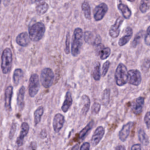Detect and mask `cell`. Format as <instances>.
<instances>
[{"label":"cell","mask_w":150,"mask_h":150,"mask_svg":"<svg viewBox=\"0 0 150 150\" xmlns=\"http://www.w3.org/2000/svg\"><path fill=\"white\" fill-rule=\"evenodd\" d=\"M45 32V27L43 23L37 22L29 28V36L31 40L38 42L43 36Z\"/></svg>","instance_id":"obj_1"},{"label":"cell","mask_w":150,"mask_h":150,"mask_svg":"<svg viewBox=\"0 0 150 150\" xmlns=\"http://www.w3.org/2000/svg\"><path fill=\"white\" fill-rule=\"evenodd\" d=\"M83 30L81 28H76L73 36L71 45V53L73 56H77L80 52L82 46Z\"/></svg>","instance_id":"obj_2"},{"label":"cell","mask_w":150,"mask_h":150,"mask_svg":"<svg viewBox=\"0 0 150 150\" xmlns=\"http://www.w3.org/2000/svg\"><path fill=\"white\" fill-rule=\"evenodd\" d=\"M115 79L116 84L119 86L125 85L128 82L127 68L123 63H120L115 70Z\"/></svg>","instance_id":"obj_3"},{"label":"cell","mask_w":150,"mask_h":150,"mask_svg":"<svg viewBox=\"0 0 150 150\" xmlns=\"http://www.w3.org/2000/svg\"><path fill=\"white\" fill-rule=\"evenodd\" d=\"M12 62V52L9 48H6L3 50L1 56V69L4 74H7L10 71Z\"/></svg>","instance_id":"obj_4"},{"label":"cell","mask_w":150,"mask_h":150,"mask_svg":"<svg viewBox=\"0 0 150 150\" xmlns=\"http://www.w3.org/2000/svg\"><path fill=\"white\" fill-rule=\"evenodd\" d=\"M54 73L50 68L43 69L40 74V82L45 88L50 87L54 81Z\"/></svg>","instance_id":"obj_5"},{"label":"cell","mask_w":150,"mask_h":150,"mask_svg":"<svg viewBox=\"0 0 150 150\" xmlns=\"http://www.w3.org/2000/svg\"><path fill=\"white\" fill-rule=\"evenodd\" d=\"M39 79L36 74L30 76L29 82V94L31 97H35L38 93L39 89Z\"/></svg>","instance_id":"obj_6"},{"label":"cell","mask_w":150,"mask_h":150,"mask_svg":"<svg viewBox=\"0 0 150 150\" xmlns=\"http://www.w3.org/2000/svg\"><path fill=\"white\" fill-rule=\"evenodd\" d=\"M141 82V74L139 70L132 69L128 71V83L134 86H138Z\"/></svg>","instance_id":"obj_7"},{"label":"cell","mask_w":150,"mask_h":150,"mask_svg":"<svg viewBox=\"0 0 150 150\" xmlns=\"http://www.w3.org/2000/svg\"><path fill=\"white\" fill-rule=\"evenodd\" d=\"M108 11V6L106 4L101 3L95 7L93 11L94 18L95 21H101Z\"/></svg>","instance_id":"obj_8"},{"label":"cell","mask_w":150,"mask_h":150,"mask_svg":"<svg viewBox=\"0 0 150 150\" xmlns=\"http://www.w3.org/2000/svg\"><path fill=\"white\" fill-rule=\"evenodd\" d=\"M84 39L87 43L96 46L101 43V37L99 35L96 36L94 33L91 31H86L84 32Z\"/></svg>","instance_id":"obj_9"},{"label":"cell","mask_w":150,"mask_h":150,"mask_svg":"<svg viewBox=\"0 0 150 150\" xmlns=\"http://www.w3.org/2000/svg\"><path fill=\"white\" fill-rule=\"evenodd\" d=\"M124 19L122 17H118L114 25H112L109 30V34L112 38H115L118 36L120 32V27Z\"/></svg>","instance_id":"obj_10"},{"label":"cell","mask_w":150,"mask_h":150,"mask_svg":"<svg viewBox=\"0 0 150 150\" xmlns=\"http://www.w3.org/2000/svg\"><path fill=\"white\" fill-rule=\"evenodd\" d=\"M29 130V124L26 122H22L21 125V130L20 134L16 141V143L18 146L22 145L24 142V139L25 137L27 135V134H28Z\"/></svg>","instance_id":"obj_11"},{"label":"cell","mask_w":150,"mask_h":150,"mask_svg":"<svg viewBox=\"0 0 150 150\" xmlns=\"http://www.w3.org/2000/svg\"><path fill=\"white\" fill-rule=\"evenodd\" d=\"M104 132L105 130L103 127L99 126L96 128L91 139V142L93 146H96L100 142L104 135Z\"/></svg>","instance_id":"obj_12"},{"label":"cell","mask_w":150,"mask_h":150,"mask_svg":"<svg viewBox=\"0 0 150 150\" xmlns=\"http://www.w3.org/2000/svg\"><path fill=\"white\" fill-rule=\"evenodd\" d=\"M64 122V116L60 113L56 114L54 116L53 120V127L54 131L56 132H59L63 127Z\"/></svg>","instance_id":"obj_13"},{"label":"cell","mask_w":150,"mask_h":150,"mask_svg":"<svg viewBox=\"0 0 150 150\" xmlns=\"http://www.w3.org/2000/svg\"><path fill=\"white\" fill-rule=\"evenodd\" d=\"M133 125V122H129L122 127V128H121L119 132V138L120 139L121 141H125L126 140V139L128 138L130 133V131Z\"/></svg>","instance_id":"obj_14"},{"label":"cell","mask_w":150,"mask_h":150,"mask_svg":"<svg viewBox=\"0 0 150 150\" xmlns=\"http://www.w3.org/2000/svg\"><path fill=\"white\" fill-rule=\"evenodd\" d=\"M13 94V87L9 86L5 90V107L8 111L11 110V100Z\"/></svg>","instance_id":"obj_15"},{"label":"cell","mask_w":150,"mask_h":150,"mask_svg":"<svg viewBox=\"0 0 150 150\" xmlns=\"http://www.w3.org/2000/svg\"><path fill=\"white\" fill-rule=\"evenodd\" d=\"M144 105V98L142 97H139L137 98L132 105V111L135 114H139L143 109Z\"/></svg>","instance_id":"obj_16"},{"label":"cell","mask_w":150,"mask_h":150,"mask_svg":"<svg viewBox=\"0 0 150 150\" xmlns=\"http://www.w3.org/2000/svg\"><path fill=\"white\" fill-rule=\"evenodd\" d=\"M132 35V29L131 27H127L124 32V36H122L118 41V45L120 46H124L126 43H127L130 39L131 38Z\"/></svg>","instance_id":"obj_17"},{"label":"cell","mask_w":150,"mask_h":150,"mask_svg":"<svg viewBox=\"0 0 150 150\" xmlns=\"http://www.w3.org/2000/svg\"><path fill=\"white\" fill-rule=\"evenodd\" d=\"M35 3L36 4V11L38 15H42L48 10V4L45 2V0H36Z\"/></svg>","instance_id":"obj_18"},{"label":"cell","mask_w":150,"mask_h":150,"mask_svg":"<svg viewBox=\"0 0 150 150\" xmlns=\"http://www.w3.org/2000/svg\"><path fill=\"white\" fill-rule=\"evenodd\" d=\"M25 93V87L22 86L18 91V96H17V104L20 111H22L25 107V101H24Z\"/></svg>","instance_id":"obj_19"},{"label":"cell","mask_w":150,"mask_h":150,"mask_svg":"<svg viewBox=\"0 0 150 150\" xmlns=\"http://www.w3.org/2000/svg\"><path fill=\"white\" fill-rule=\"evenodd\" d=\"M16 42L21 46H26L29 43V36L26 32L21 33L16 37Z\"/></svg>","instance_id":"obj_20"},{"label":"cell","mask_w":150,"mask_h":150,"mask_svg":"<svg viewBox=\"0 0 150 150\" xmlns=\"http://www.w3.org/2000/svg\"><path fill=\"white\" fill-rule=\"evenodd\" d=\"M73 102L71 94L70 91H67L66 94L64 102L62 105V110L64 112H66L70 108Z\"/></svg>","instance_id":"obj_21"},{"label":"cell","mask_w":150,"mask_h":150,"mask_svg":"<svg viewBox=\"0 0 150 150\" xmlns=\"http://www.w3.org/2000/svg\"><path fill=\"white\" fill-rule=\"evenodd\" d=\"M81 103H82V109L81 112L84 115H86L89 110L90 105V100L88 96L83 95L81 98Z\"/></svg>","instance_id":"obj_22"},{"label":"cell","mask_w":150,"mask_h":150,"mask_svg":"<svg viewBox=\"0 0 150 150\" xmlns=\"http://www.w3.org/2000/svg\"><path fill=\"white\" fill-rule=\"evenodd\" d=\"M117 7H118V9L121 11L123 17L125 19H128L130 18L132 13H131L130 9L128 7V6H127L126 5H125L122 3H120L118 4Z\"/></svg>","instance_id":"obj_23"},{"label":"cell","mask_w":150,"mask_h":150,"mask_svg":"<svg viewBox=\"0 0 150 150\" xmlns=\"http://www.w3.org/2000/svg\"><path fill=\"white\" fill-rule=\"evenodd\" d=\"M44 112V108L42 106H40L34 112V122L35 125H38L41 121L42 117Z\"/></svg>","instance_id":"obj_24"},{"label":"cell","mask_w":150,"mask_h":150,"mask_svg":"<svg viewBox=\"0 0 150 150\" xmlns=\"http://www.w3.org/2000/svg\"><path fill=\"white\" fill-rule=\"evenodd\" d=\"M93 125H94V121H93V120H91L88 123V124L83 129H81L80 131V132L79 133V138L81 139H83L86 137V135L92 128Z\"/></svg>","instance_id":"obj_25"},{"label":"cell","mask_w":150,"mask_h":150,"mask_svg":"<svg viewBox=\"0 0 150 150\" xmlns=\"http://www.w3.org/2000/svg\"><path fill=\"white\" fill-rule=\"evenodd\" d=\"M81 9L83 11L84 16L87 19H91L90 6L87 1H84L81 5Z\"/></svg>","instance_id":"obj_26"},{"label":"cell","mask_w":150,"mask_h":150,"mask_svg":"<svg viewBox=\"0 0 150 150\" xmlns=\"http://www.w3.org/2000/svg\"><path fill=\"white\" fill-rule=\"evenodd\" d=\"M138 138L141 143L144 145H147L148 144L149 141L148 138L142 129H140L138 131Z\"/></svg>","instance_id":"obj_27"},{"label":"cell","mask_w":150,"mask_h":150,"mask_svg":"<svg viewBox=\"0 0 150 150\" xmlns=\"http://www.w3.org/2000/svg\"><path fill=\"white\" fill-rule=\"evenodd\" d=\"M22 71L21 69H16L15 70L13 74V82L15 86L19 84V82L22 77Z\"/></svg>","instance_id":"obj_28"},{"label":"cell","mask_w":150,"mask_h":150,"mask_svg":"<svg viewBox=\"0 0 150 150\" xmlns=\"http://www.w3.org/2000/svg\"><path fill=\"white\" fill-rule=\"evenodd\" d=\"M110 98V90L109 88L104 90L102 97V103L103 105H107L109 104Z\"/></svg>","instance_id":"obj_29"},{"label":"cell","mask_w":150,"mask_h":150,"mask_svg":"<svg viewBox=\"0 0 150 150\" xmlns=\"http://www.w3.org/2000/svg\"><path fill=\"white\" fill-rule=\"evenodd\" d=\"M93 76L94 79L96 81H98L100 79V64L99 63H97L94 67L93 71Z\"/></svg>","instance_id":"obj_30"},{"label":"cell","mask_w":150,"mask_h":150,"mask_svg":"<svg viewBox=\"0 0 150 150\" xmlns=\"http://www.w3.org/2000/svg\"><path fill=\"white\" fill-rule=\"evenodd\" d=\"M111 53V49L110 47H104L98 53V55L100 56V57L101 60H104L107 59Z\"/></svg>","instance_id":"obj_31"},{"label":"cell","mask_w":150,"mask_h":150,"mask_svg":"<svg viewBox=\"0 0 150 150\" xmlns=\"http://www.w3.org/2000/svg\"><path fill=\"white\" fill-rule=\"evenodd\" d=\"M143 34H144V31L141 30L135 35L134 40L131 42V46L132 47H135L138 45V44L139 43V40H140L141 38H142Z\"/></svg>","instance_id":"obj_32"},{"label":"cell","mask_w":150,"mask_h":150,"mask_svg":"<svg viewBox=\"0 0 150 150\" xmlns=\"http://www.w3.org/2000/svg\"><path fill=\"white\" fill-rule=\"evenodd\" d=\"M149 8V0H141L139 10L142 13L146 12Z\"/></svg>","instance_id":"obj_33"},{"label":"cell","mask_w":150,"mask_h":150,"mask_svg":"<svg viewBox=\"0 0 150 150\" xmlns=\"http://www.w3.org/2000/svg\"><path fill=\"white\" fill-rule=\"evenodd\" d=\"M150 68V59H145L144 61L142 62V65H141V69L142 70L146 73L147 72Z\"/></svg>","instance_id":"obj_34"},{"label":"cell","mask_w":150,"mask_h":150,"mask_svg":"<svg viewBox=\"0 0 150 150\" xmlns=\"http://www.w3.org/2000/svg\"><path fill=\"white\" fill-rule=\"evenodd\" d=\"M110 61H106L103 65L102 67V70H101V74L103 76H105V74H107L108 69L110 67Z\"/></svg>","instance_id":"obj_35"},{"label":"cell","mask_w":150,"mask_h":150,"mask_svg":"<svg viewBox=\"0 0 150 150\" xmlns=\"http://www.w3.org/2000/svg\"><path fill=\"white\" fill-rule=\"evenodd\" d=\"M101 105L98 103H94L91 107V112L93 114H98L100 110Z\"/></svg>","instance_id":"obj_36"},{"label":"cell","mask_w":150,"mask_h":150,"mask_svg":"<svg viewBox=\"0 0 150 150\" xmlns=\"http://www.w3.org/2000/svg\"><path fill=\"white\" fill-rule=\"evenodd\" d=\"M16 128H17V124L15 122H13L11 125V129L9 133V138L10 139H11L13 137L15 131L16 130Z\"/></svg>","instance_id":"obj_37"},{"label":"cell","mask_w":150,"mask_h":150,"mask_svg":"<svg viewBox=\"0 0 150 150\" xmlns=\"http://www.w3.org/2000/svg\"><path fill=\"white\" fill-rule=\"evenodd\" d=\"M144 42L146 45L150 46V26L146 29L144 38Z\"/></svg>","instance_id":"obj_38"},{"label":"cell","mask_w":150,"mask_h":150,"mask_svg":"<svg viewBox=\"0 0 150 150\" xmlns=\"http://www.w3.org/2000/svg\"><path fill=\"white\" fill-rule=\"evenodd\" d=\"M69 43H70V33L69 32L67 33V36H66V48H65V52L67 54L69 53L70 49H69Z\"/></svg>","instance_id":"obj_39"},{"label":"cell","mask_w":150,"mask_h":150,"mask_svg":"<svg viewBox=\"0 0 150 150\" xmlns=\"http://www.w3.org/2000/svg\"><path fill=\"white\" fill-rule=\"evenodd\" d=\"M144 121H145V123L147 128H149L150 127V111L147 112L146 114H145V118H144Z\"/></svg>","instance_id":"obj_40"},{"label":"cell","mask_w":150,"mask_h":150,"mask_svg":"<svg viewBox=\"0 0 150 150\" xmlns=\"http://www.w3.org/2000/svg\"><path fill=\"white\" fill-rule=\"evenodd\" d=\"M80 150H90V144L88 142H84L82 144Z\"/></svg>","instance_id":"obj_41"},{"label":"cell","mask_w":150,"mask_h":150,"mask_svg":"<svg viewBox=\"0 0 150 150\" xmlns=\"http://www.w3.org/2000/svg\"><path fill=\"white\" fill-rule=\"evenodd\" d=\"M131 150H141V145L140 144H135L133 145L131 148Z\"/></svg>","instance_id":"obj_42"},{"label":"cell","mask_w":150,"mask_h":150,"mask_svg":"<svg viewBox=\"0 0 150 150\" xmlns=\"http://www.w3.org/2000/svg\"><path fill=\"white\" fill-rule=\"evenodd\" d=\"M115 150H125V148L124 145H118L115 148Z\"/></svg>","instance_id":"obj_43"},{"label":"cell","mask_w":150,"mask_h":150,"mask_svg":"<svg viewBox=\"0 0 150 150\" xmlns=\"http://www.w3.org/2000/svg\"><path fill=\"white\" fill-rule=\"evenodd\" d=\"M79 144H77L72 147L71 150H79Z\"/></svg>","instance_id":"obj_44"},{"label":"cell","mask_w":150,"mask_h":150,"mask_svg":"<svg viewBox=\"0 0 150 150\" xmlns=\"http://www.w3.org/2000/svg\"><path fill=\"white\" fill-rule=\"evenodd\" d=\"M35 1H36V0H32V2H33V3H34V2H35Z\"/></svg>","instance_id":"obj_45"},{"label":"cell","mask_w":150,"mask_h":150,"mask_svg":"<svg viewBox=\"0 0 150 150\" xmlns=\"http://www.w3.org/2000/svg\"><path fill=\"white\" fill-rule=\"evenodd\" d=\"M128 1H130V2H134L135 0H128Z\"/></svg>","instance_id":"obj_46"},{"label":"cell","mask_w":150,"mask_h":150,"mask_svg":"<svg viewBox=\"0 0 150 150\" xmlns=\"http://www.w3.org/2000/svg\"><path fill=\"white\" fill-rule=\"evenodd\" d=\"M1 0H0V5H1Z\"/></svg>","instance_id":"obj_47"},{"label":"cell","mask_w":150,"mask_h":150,"mask_svg":"<svg viewBox=\"0 0 150 150\" xmlns=\"http://www.w3.org/2000/svg\"><path fill=\"white\" fill-rule=\"evenodd\" d=\"M6 150H11V149H6Z\"/></svg>","instance_id":"obj_48"},{"label":"cell","mask_w":150,"mask_h":150,"mask_svg":"<svg viewBox=\"0 0 150 150\" xmlns=\"http://www.w3.org/2000/svg\"><path fill=\"white\" fill-rule=\"evenodd\" d=\"M149 19H150V16H149Z\"/></svg>","instance_id":"obj_49"}]
</instances>
